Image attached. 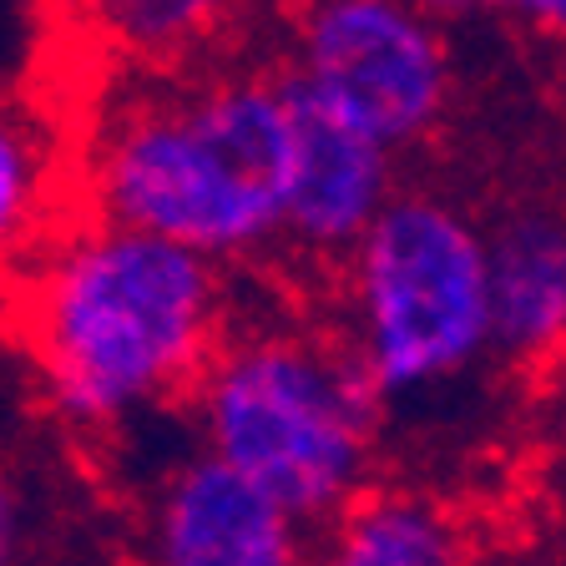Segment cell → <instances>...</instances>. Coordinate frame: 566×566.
<instances>
[{"instance_id":"obj_1","label":"cell","mask_w":566,"mask_h":566,"mask_svg":"<svg viewBox=\"0 0 566 566\" xmlns=\"http://www.w3.org/2000/svg\"><path fill=\"white\" fill-rule=\"evenodd\" d=\"M233 329L228 269L167 238L76 218L21 269V339L41 400L76 436L172 410Z\"/></svg>"},{"instance_id":"obj_9","label":"cell","mask_w":566,"mask_h":566,"mask_svg":"<svg viewBox=\"0 0 566 566\" xmlns=\"http://www.w3.org/2000/svg\"><path fill=\"white\" fill-rule=\"evenodd\" d=\"M308 566H475L471 531L430 491L369 485L329 521Z\"/></svg>"},{"instance_id":"obj_13","label":"cell","mask_w":566,"mask_h":566,"mask_svg":"<svg viewBox=\"0 0 566 566\" xmlns=\"http://www.w3.org/2000/svg\"><path fill=\"white\" fill-rule=\"evenodd\" d=\"M491 6L552 46H566V0H491Z\"/></svg>"},{"instance_id":"obj_6","label":"cell","mask_w":566,"mask_h":566,"mask_svg":"<svg viewBox=\"0 0 566 566\" xmlns=\"http://www.w3.org/2000/svg\"><path fill=\"white\" fill-rule=\"evenodd\" d=\"M137 556L142 566H308L314 536L223 460L188 450L147 495Z\"/></svg>"},{"instance_id":"obj_15","label":"cell","mask_w":566,"mask_h":566,"mask_svg":"<svg viewBox=\"0 0 566 566\" xmlns=\"http://www.w3.org/2000/svg\"><path fill=\"white\" fill-rule=\"evenodd\" d=\"M415 11H424L430 15V21H460V15H471V11H485V6H491V0H410Z\"/></svg>"},{"instance_id":"obj_14","label":"cell","mask_w":566,"mask_h":566,"mask_svg":"<svg viewBox=\"0 0 566 566\" xmlns=\"http://www.w3.org/2000/svg\"><path fill=\"white\" fill-rule=\"evenodd\" d=\"M475 566H566V546L531 536V542H511V546H501V552L481 556Z\"/></svg>"},{"instance_id":"obj_5","label":"cell","mask_w":566,"mask_h":566,"mask_svg":"<svg viewBox=\"0 0 566 566\" xmlns=\"http://www.w3.org/2000/svg\"><path fill=\"white\" fill-rule=\"evenodd\" d=\"M279 71L395 157L436 137L455 102L446 25L410 0H298Z\"/></svg>"},{"instance_id":"obj_10","label":"cell","mask_w":566,"mask_h":566,"mask_svg":"<svg viewBox=\"0 0 566 566\" xmlns=\"http://www.w3.org/2000/svg\"><path fill=\"white\" fill-rule=\"evenodd\" d=\"M102 46L147 71H182L228 35L253 0H76Z\"/></svg>"},{"instance_id":"obj_11","label":"cell","mask_w":566,"mask_h":566,"mask_svg":"<svg viewBox=\"0 0 566 566\" xmlns=\"http://www.w3.org/2000/svg\"><path fill=\"white\" fill-rule=\"evenodd\" d=\"M56 153L31 112L0 102V273H21L51 243Z\"/></svg>"},{"instance_id":"obj_7","label":"cell","mask_w":566,"mask_h":566,"mask_svg":"<svg viewBox=\"0 0 566 566\" xmlns=\"http://www.w3.org/2000/svg\"><path fill=\"white\" fill-rule=\"evenodd\" d=\"M289 106H294V167H289L283 243L318 259H344L385 212V202L405 188L400 157L308 102L298 86H289Z\"/></svg>"},{"instance_id":"obj_2","label":"cell","mask_w":566,"mask_h":566,"mask_svg":"<svg viewBox=\"0 0 566 566\" xmlns=\"http://www.w3.org/2000/svg\"><path fill=\"white\" fill-rule=\"evenodd\" d=\"M289 167L294 106L279 66H192L106 112L82 182L92 218L238 269L283 243Z\"/></svg>"},{"instance_id":"obj_8","label":"cell","mask_w":566,"mask_h":566,"mask_svg":"<svg viewBox=\"0 0 566 566\" xmlns=\"http://www.w3.org/2000/svg\"><path fill=\"white\" fill-rule=\"evenodd\" d=\"M491 344L501 359L546 365L566 354V208L516 202L485 223Z\"/></svg>"},{"instance_id":"obj_12","label":"cell","mask_w":566,"mask_h":566,"mask_svg":"<svg viewBox=\"0 0 566 566\" xmlns=\"http://www.w3.org/2000/svg\"><path fill=\"white\" fill-rule=\"evenodd\" d=\"M25 531H31V516H25V491L11 475V465L0 460V566H15L25 552Z\"/></svg>"},{"instance_id":"obj_3","label":"cell","mask_w":566,"mask_h":566,"mask_svg":"<svg viewBox=\"0 0 566 566\" xmlns=\"http://www.w3.org/2000/svg\"><path fill=\"white\" fill-rule=\"evenodd\" d=\"M188 405L198 450L304 526H329L375 485L379 400L339 339L294 324L228 329Z\"/></svg>"},{"instance_id":"obj_4","label":"cell","mask_w":566,"mask_h":566,"mask_svg":"<svg viewBox=\"0 0 566 566\" xmlns=\"http://www.w3.org/2000/svg\"><path fill=\"white\" fill-rule=\"evenodd\" d=\"M339 269V344L379 410L430 400L495 354L485 223L465 202L430 188H400Z\"/></svg>"}]
</instances>
